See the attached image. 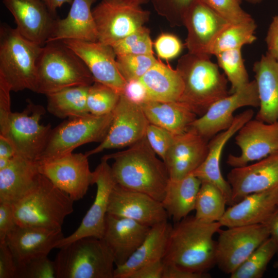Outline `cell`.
Wrapping results in <instances>:
<instances>
[{
    "label": "cell",
    "mask_w": 278,
    "mask_h": 278,
    "mask_svg": "<svg viewBox=\"0 0 278 278\" xmlns=\"http://www.w3.org/2000/svg\"><path fill=\"white\" fill-rule=\"evenodd\" d=\"M129 147L102 158L114 160L111 167L116 184L162 202L170 179L165 163L158 158L145 136Z\"/></svg>",
    "instance_id": "obj_1"
},
{
    "label": "cell",
    "mask_w": 278,
    "mask_h": 278,
    "mask_svg": "<svg viewBox=\"0 0 278 278\" xmlns=\"http://www.w3.org/2000/svg\"><path fill=\"white\" fill-rule=\"evenodd\" d=\"M219 222L207 223L187 216L172 226L163 261L196 273L207 272L216 265L215 234Z\"/></svg>",
    "instance_id": "obj_2"
},
{
    "label": "cell",
    "mask_w": 278,
    "mask_h": 278,
    "mask_svg": "<svg viewBox=\"0 0 278 278\" xmlns=\"http://www.w3.org/2000/svg\"><path fill=\"white\" fill-rule=\"evenodd\" d=\"M210 56L188 53L179 59L176 68L184 84L179 101L197 115L202 116L211 105L230 94L228 79Z\"/></svg>",
    "instance_id": "obj_3"
},
{
    "label": "cell",
    "mask_w": 278,
    "mask_h": 278,
    "mask_svg": "<svg viewBox=\"0 0 278 278\" xmlns=\"http://www.w3.org/2000/svg\"><path fill=\"white\" fill-rule=\"evenodd\" d=\"M35 92L45 95L76 86H90L95 80L79 57L62 41L46 43L37 66Z\"/></svg>",
    "instance_id": "obj_4"
},
{
    "label": "cell",
    "mask_w": 278,
    "mask_h": 278,
    "mask_svg": "<svg viewBox=\"0 0 278 278\" xmlns=\"http://www.w3.org/2000/svg\"><path fill=\"white\" fill-rule=\"evenodd\" d=\"M74 201L40 173L29 192L12 205L16 224L61 229L65 218L73 212Z\"/></svg>",
    "instance_id": "obj_5"
},
{
    "label": "cell",
    "mask_w": 278,
    "mask_h": 278,
    "mask_svg": "<svg viewBox=\"0 0 278 278\" xmlns=\"http://www.w3.org/2000/svg\"><path fill=\"white\" fill-rule=\"evenodd\" d=\"M59 249L56 278H114V257L101 238H80Z\"/></svg>",
    "instance_id": "obj_6"
},
{
    "label": "cell",
    "mask_w": 278,
    "mask_h": 278,
    "mask_svg": "<svg viewBox=\"0 0 278 278\" xmlns=\"http://www.w3.org/2000/svg\"><path fill=\"white\" fill-rule=\"evenodd\" d=\"M43 46L23 37L16 28L0 26V76L12 91L29 90L35 92L37 66Z\"/></svg>",
    "instance_id": "obj_7"
},
{
    "label": "cell",
    "mask_w": 278,
    "mask_h": 278,
    "mask_svg": "<svg viewBox=\"0 0 278 278\" xmlns=\"http://www.w3.org/2000/svg\"><path fill=\"white\" fill-rule=\"evenodd\" d=\"M112 112L103 115L90 113L68 118L52 129L46 146L37 162L49 160L72 153L79 146L101 143L107 135Z\"/></svg>",
    "instance_id": "obj_8"
},
{
    "label": "cell",
    "mask_w": 278,
    "mask_h": 278,
    "mask_svg": "<svg viewBox=\"0 0 278 278\" xmlns=\"http://www.w3.org/2000/svg\"><path fill=\"white\" fill-rule=\"evenodd\" d=\"M92 13L98 41L111 46L144 26L150 15L141 6L118 0H102Z\"/></svg>",
    "instance_id": "obj_9"
},
{
    "label": "cell",
    "mask_w": 278,
    "mask_h": 278,
    "mask_svg": "<svg viewBox=\"0 0 278 278\" xmlns=\"http://www.w3.org/2000/svg\"><path fill=\"white\" fill-rule=\"evenodd\" d=\"M45 112L43 107L29 101L22 112L12 113L6 137L13 144L16 155L31 161H38L52 130L49 124H40Z\"/></svg>",
    "instance_id": "obj_10"
},
{
    "label": "cell",
    "mask_w": 278,
    "mask_h": 278,
    "mask_svg": "<svg viewBox=\"0 0 278 278\" xmlns=\"http://www.w3.org/2000/svg\"><path fill=\"white\" fill-rule=\"evenodd\" d=\"M216 265L231 274L265 240L270 237L264 223L227 228L218 232Z\"/></svg>",
    "instance_id": "obj_11"
},
{
    "label": "cell",
    "mask_w": 278,
    "mask_h": 278,
    "mask_svg": "<svg viewBox=\"0 0 278 278\" xmlns=\"http://www.w3.org/2000/svg\"><path fill=\"white\" fill-rule=\"evenodd\" d=\"M37 162L40 173L74 201L82 199L93 185V172L85 153L72 152Z\"/></svg>",
    "instance_id": "obj_12"
},
{
    "label": "cell",
    "mask_w": 278,
    "mask_h": 278,
    "mask_svg": "<svg viewBox=\"0 0 278 278\" xmlns=\"http://www.w3.org/2000/svg\"><path fill=\"white\" fill-rule=\"evenodd\" d=\"M259 100L255 80L234 93L215 102L199 118H197L188 129L206 140L228 129L232 124L234 112L247 106L259 107Z\"/></svg>",
    "instance_id": "obj_13"
},
{
    "label": "cell",
    "mask_w": 278,
    "mask_h": 278,
    "mask_svg": "<svg viewBox=\"0 0 278 278\" xmlns=\"http://www.w3.org/2000/svg\"><path fill=\"white\" fill-rule=\"evenodd\" d=\"M112 113L107 135L97 147L85 153L87 157L106 149L130 146L145 136L149 122L140 105L130 102L121 94Z\"/></svg>",
    "instance_id": "obj_14"
},
{
    "label": "cell",
    "mask_w": 278,
    "mask_h": 278,
    "mask_svg": "<svg viewBox=\"0 0 278 278\" xmlns=\"http://www.w3.org/2000/svg\"><path fill=\"white\" fill-rule=\"evenodd\" d=\"M95 184L97 190L94 201L79 227L71 235L60 240L55 248L60 249L82 237L102 238L110 196L116 184L106 159L101 158L100 163L93 171V185Z\"/></svg>",
    "instance_id": "obj_15"
},
{
    "label": "cell",
    "mask_w": 278,
    "mask_h": 278,
    "mask_svg": "<svg viewBox=\"0 0 278 278\" xmlns=\"http://www.w3.org/2000/svg\"><path fill=\"white\" fill-rule=\"evenodd\" d=\"M237 133L235 143L241 153L239 155L229 154L227 161L234 168L246 166L278 152V122L269 124L251 119Z\"/></svg>",
    "instance_id": "obj_16"
},
{
    "label": "cell",
    "mask_w": 278,
    "mask_h": 278,
    "mask_svg": "<svg viewBox=\"0 0 278 278\" xmlns=\"http://www.w3.org/2000/svg\"><path fill=\"white\" fill-rule=\"evenodd\" d=\"M82 60L95 82L105 84L123 94L126 80L120 73L116 55L111 45L99 41L67 39L62 41Z\"/></svg>",
    "instance_id": "obj_17"
},
{
    "label": "cell",
    "mask_w": 278,
    "mask_h": 278,
    "mask_svg": "<svg viewBox=\"0 0 278 278\" xmlns=\"http://www.w3.org/2000/svg\"><path fill=\"white\" fill-rule=\"evenodd\" d=\"M107 214L130 219L150 227L167 220L169 217L161 202L117 184L111 193Z\"/></svg>",
    "instance_id": "obj_18"
},
{
    "label": "cell",
    "mask_w": 278,
    "mask_h": 278,
    "mask_svg": "<svg viewBox=\"0 0 278 278\" xmlns=\"http://www.w3.org/2000/svg\"><path fill=\"white\" fill-rule=\"evenodd\" d=\"M3 3L23 37L41 46L47 43L57 18L42 0H3Z\"/></svg>",
    "instance_id": "obj_19"
},
{
    "label": "cell",
    "mask_w": 278,
    "mask_h": 278,
    "mask_svg": "<svg viewBox=\"0 0 278 278\" xmlns=\"http://www.w3.org/2000/svg\"><path fill=\"white\" fill-rule=\"evenodd\" d=\"M234 204L245 196L278 187V152L255 163L233 168L228 174Z\"/></svg>",
    "instance_id": "obj_20"
},
{
    "label": "cell",
    "mask_w": 278,
    "mask_h": 278,
    "mask_svg": "<svg viewBox=\"0 0 278 278\" xmlns=\"http://www.w3.org/2000/svg\"><path fill=\"white\" fill-rule=\"evenodd\" d=\"M229 23L202 0H194L183 18L187 31L185 45L188 53L208 55L212 41Z\"/></svg>",
    "instance_id": "obj_21"
},
{
    "label": "cell",
    "mask_w": 278,
    "mask_h": 278,
    "mask_svg": "<svg viewBox=\"0 0 278 278\" xmlns=\"http://www.w3.org/2000/svg\"><path fill=\"white\" fill-rule=\"evenodd\" d=\"M254 115L251 109L247 110L235 116L231 126L214 136L208 143V153L203 162L193 172L201 182H207L216 186L222 193L229 206L234 204L232 189L228 181L223 177L220 161L224 146L228 141Z\"/></svg>",
    "instance_id": "obj_22"
},
{
    "label": "cell",
    "mask_w": 278,
    "mask_h": 278,
    "mask_svg": "<svg viewBox=\"0 0 278 278\" xmlns=\"http://www.w3.org/2000/svg\"><path fill=\"white\" fill-rule=\"evenodd\" d=\"M208 153L207 140L188 129L175 135L164 161L169 179L178 180L193 173Z\"/></svg>",
    "instance_id": "obj_23"
},
{
    "label": "cell",
    "mask_w": 278,
    "mask_h": 278,
    "mask_svg": "<svg viewBox=\"0 0 278 278\" xmlns=\"http://www.w3.org/2000/svg\"><path fill=\"white\" fill-rule=\"evenodd\" d=\"M63 237L61 229L16 225L7 235L5 242L17 265L33 258L48 256Z\"/></svg>",
    "instance_id": "obj_24"
},
{
    "label": "cell",
    "mask_w": 278,
    "mask_h": 278,
    "mask_svg": "<svg viewBox=\"0 0 278 278\" xmlns=\"http://www.w3.org/2000/svg\"><path fill=\"white\" fill-rule=\"evenodd\" d=\"M151 227L107 214L101 238L111 251L115 266L124 264L143 242Z\"/></svg>",
    "instance_id": "obj_25"
},
{
    "label": "cell",
    "mask_w": 278,
    "mask_h": 278,
    "mask_svg": "<svg viewBox=\"0 0 278 278\" xmlns=\"http://www.w3.org/2000/svg\"><path fill=\"white\" fill-rule=\"evenodd\" d=\"M278 206V187L254 193L227 208L219 221L227 228L263 223Z\"/></svg>",
    "instance_id": "obj_26"
},
{
    "label": "cell",
    "mask_w": 278,
    "mask_h": 278,
    "mask_svg": "<svg viewBox=\"0 0 278 278\" xmlns=\"http://www.w3.org/2000/svg\"><path fill=\"white\" fill-rule=\"evenodd\" d=\"M40 174L37 162L14 156L0 169V203H15L33 187Z\"/></svg>",
    "instance_id": "obj_27"
},
{
    "label": "cell",
    "mask_w": 278,
    "mask_h": 278,
    "mask_svg": "<svg viewBox=\"0 0 278 278\" xmlns=\"http://www.w3.org/2000/svg\"><path fill=\"white\" fill-rule=\"evenodd\" d=\"M97 0H73L67 16L56 19L47 42L72 39L85 41H98L92 6Z\"/></svg>",
    "instance_id": "obj_28"
},
{
    "label": "cell",
    "mask_w": 278,
    "mask_h": 278,
    "mask_svg": "<svg viewBox=\"0 0 278 278\" xmlns=\"http://www.w3.org/2000/svg\"><path fill=\"white\" fill-rule=\"evenodd\" d=\"M259 100L256 119L278 122V62L266 53L253 65Z\"/></svg>",
    "instance_id": "obj_29"
},
{
    "label": "cell",
    "mask_w": 278,
    "mask_h": 278,
    "mask_svg": "<svg viewBox=\"0 0 278 278\" xmlns=\"http://www.w3.org/2000/svg\"><path fill=\"white\" fill-rule=\"evenodd\" d=\"M172 228L167 220L151 227L143 242L129 259L124 264L116 266L114 278H128L142 266L163 260Z\"/></svg>",
    "instance_id": "obj_30"
},
{
    "label": "cell",
    "mask_w": 278,
    "mask_h": 278,
    "mask_svg": "<svg viewBox=\"0 0 278 278\" xmlns=\"http://www.w3.org/2000/svg\"><path fill=\"white\" fill-rule=\"evenodd\" d=\"M149 123L162 127L175 135L187 131L197 115L180 101L149 100L140 105Z\"/></svg>",
    "instance_id": "obj_31"
},
{
    "label": "cell",
    "mask_w": 278,
    "mask_h": 278,
    "mask_svg": "<svg viewBox=\"0 0 278 278\" xmlns=\"http://www.w3.org/2000/svg\"><path fill=\"white\" fill-rule=\"evenodd\" d=\"M140 79L151 100L178 101L183 93V82L178 71L159 59Z\"/></svg>",
    "instance_id": "obj_32"
},
{
    "label": "cell",
    "mask_w": 278,
    "mask_h": 278,
    "mask_svg": "<svg viewBox=\"0 0 278 278\" xmlns=\"http://www.w3.org/2000/svg\"><path fill=\"white\" fill-rule=\"evenodd\" d=\"M201 181L192 173L178 180L169 179L162 204L168 217L177 222L195 210Z\"/></svg>",
    "instance_id": "obj_33"
},
{
    "label": "cell",
    "mask_w": 278,
    "mask_h": 278,
    "mask_svg": "<svg viewBox=\"0 0 278 278\" xmlns=\"http://www.w3.org/2000/svg\"><path fill=\"white\" fill-rule=\"evenodd\" d=\"M89 87L72 86L46 95L47 110L61 119L88 114L86 101Z\"/></svg>",
    "instance_id": "obj_34"
},
{
    "label": "cell",
    "mask_w": 278,
    "mask_h": 278,
    "mask_svg": "<svg viewBox=\"0 0 278 278\" xmlns=\"http://www.w3.org/2000/svg\"><path fill=\"white\" fill-rule=\"evenodd\" d=\"M256 28L254 20L238 23H230L212 41L208 48L207 54L216 55L225 50L241 49L245 45L252 44L256 39Z\"/></svg>",
    "instance_id": "obj_35"
},
{
    "label": "cell",
    "mask_w": 278,
    "mask_h": 278,
    "mask_svg": "<svg viewBox=\"0 0 278 278\" xmlns=\"http://www.w3.org/2000/svg\"><path fill=\"white\" fill-rule=\"evenodd\" d=\"M226 204L223 195L216 186L201 182L196 198L194 216L205 222H219L226 211Z\"/></svg>",
    "instance_id": "obj_36"
},
{
    "label": "cell",
    "mask_w": 278,
    "mask_h": 278,
    "mask_svg": "<svg viewBox=\"0 0 278 278\" xmlns=\"http://www.w3.org/2000/svg\"><path fill=\"white\" fill-rule=\"evenodd\" d=\"M277 251L276 243L269 237L230 274V277H262L268 264Z\"/></svg>",
    "instance_id": "obj_37"
},
{
    "label": "cell",
    "mask_w": 278,
    "mask_h": 278,
    "mask_svg": "<svg viewBox=\"0 0 278 278\" xmlns=\"http://www.w3.org/2000/svg\"><path fill=\"white\" fill-rule=\"evenodd\" d=\"M215 56L218 65L223 70L231 83L230 94L242 89L250 82L241 49L225 50Z\"/></svg>",
    "instance_id": "obj_38"
},
{
    "label": "cell",
    "mask_w": 278,
    "mask_h": 278,
    "mask_svg": "<svg viewBox=\"0 0 278 278\" xmlns=\"http://www.w3.org/2000/svg\"><path fill=\"white\" fill-rule=\"evenodd\" d=\"M120 95L112 88L98 82L89 86L87 108L89 113L103 115L113 112Z\"/></svg>",
    "instance_id": "obj_39"
},
{
    "label": "cell",
    "mask_w": 278,
    "mask_h": 278,
    "mask_svg": "<svg viewBox=\"0 0 278 278\" xmlns=\"http://www.w3.org/2000/svg\"><path fill=\"white\" fill-rule=\"evenodd\" d=\"M150 30L143 26L111 45L116 56L127 55H153Z\"/></svg>",
    "instance_id": "obj_40"
},
{
    "label": "cell",
    "mask_w": 278,
    "mask_h": 278,
    "mask_svg": "<svg viewBox=\"0 0 278 278\" xmlns=\"http://www.w3.org/2000/svg\"><path fill=\"white\" fill-rule=\"evenodd\" d=\"M153 55H127L116 56L118 70L126 81L140 79L158 61Z\"/></svg>",
    "instance_id": "obj_41"
},
{
    "label": "cell",
    "mask_w": 278,
    "mask_h": 278,
    "mask_svg": "<svg viewBox=\"0 0 278 278\" xmlns=\"http://www.w3.org/2000/svg\"><path fill=\"white\" fill-rule=\"evenodd\" d=\"M16 266V278H56L54 262L48 256L33 258Z\"/></svg>",
    "instance_id": "obj_42"
},
{
    "label": "cell",
    "mask_w": 278,
    "mask_h": 278,
    "mask_svg": "<svg viewBox=\"0 0 278 278\" xmlns=\"http://www.w3.org/2000/svg\"><path fill=\"white\" fill-rule=\"evenodd\" d=\"M211 9L231 23L253 20L241 7V0H202Z\"/></svg>",
    "instance_id": "obj_43"
},
{
    "label": "cell",
    "mask_w": 278,
    "mask_h": 278,
    "mask_svg": "<svg viewBox=\"0 0 278 278\" xmlns=\"http://www.w3.org/2000/svg\"><path fill=\"white\" fill-rule=\"evenodd\" d=\"M157 12L171 26L183 25V15L194 0H150Z\"/></svg>",
    "instance_id": "obj_44"
},
{
    "label": "cell",
    "mask_w": 278,
    "mask_h": 278,
    "mask_svg": "<svg viewBox=\"0 0 278 278\" xmlns=\"http://www.w3.org/2000/svg\"><path fill=\"white\" fill-rule=\"evenodd\" d=\"M175 135L169 131L149 123L145 137L151 148L164 161Z\"/></svg>",
    "instance_id": "obj_45"
},
{
    "label": "cell",
    "mask_w": 278,
    "mask_h": 278,
    "mask_svg": "<svg viewBox=\"0 0 278 278\" xmlns=\"http://www.w3.org/2000/svg\"><path fill=\"white\" fill-rule=\"evenodd\" d=\"M158 57L162 59L170 60L178 56L181 52L183 45L176 36L163 33L153 43Z\"/></svg>",
    "instance_id": "obj_46"
},
{
    "label": "cell",
    "mask_w": 278,
    "mask_h": 278,
    "mask_svg": "<svg viewBox=\"0 0 278 278\" xmlns=\"http://www.w3.org/2000/svg\"><path fill=\"white\" fill-rule=\"evenodd\" d=\"M12 91L9 84L0 76V135L7 134L10 118L12 112L11 109Z\"/></svg>",
    "instance_id": "obj_47"
},
{
    "label": "cell",
    "mask_w": 278,
    "mask_h": 278,
    "mask_svg": "<svg viewBox=\"0 0 278 278\" xmlns=\"http://www.w3.org/2000/svg\"><path fill=\"white\" fill-rule=\"evenodd\" d=\"M122 94L130 102L138 105L149 100L147 90L140 79L127 81Z\"/></svg>",
    "instance_id": "obj_48"
},
{
    "label": "cell",
    "mask_w": 278,
    "mask_h": 278,
    "mask_svg": "<svg viewBox=\"0 0 278 278\" xmlns=\"http://www.w3.org/2000/svg\"><path fill=\"white\" fill-rule=\"evenodd\" d=\"M17 266L5 241L0 242V278H16Z\"/></svg>",
    "instance_id": "obj_49"
},
{
    "label": "cell",
    "mask_w": 278,
    "mask_h": 278,
    "mask_svg": "<svg viewBox=\"0 0 278 278\" xmlns=\"http://www.w3.org/2000/svg\"><path fill=\"white\" fill-rule=\"evenodd\" d=\"M16 225L12 205L0 203V242L5 241Z\"/></svg>",
    "instance_id": "obj_50"
},
{
    "label": "cell",
    "mask_w": 278,
    "mask_h": 278,
    "mask_svg": "<svg viewBox=\"0 0 278 278\" xmlns=\"http://www.w3.org/2000/svg\"><path fill=\"white\" fill-rule=\"evenodd\" d=\"M163 268L164 262L159 260L138 268L128 278H162Z\"/></svg>",
    "instance_id": "obj_51"
},
{
    "label": "cell",
    "mask_w": 278,
    "mask_h": 278,
    "mask_svg": "<svg viewBox=\"0 0 278 278\" xmlns=\"http://www.w3.org/2000/svg\"><path fill=\"white\" fill-rule=\"evenodd\" d=\"M208 273H196L180 268L164 262L162 278H209Z\"/></svg>",
    "instance_id": "obj_52"
},
{
    "label": "cell",
    "mask_w": 278,
    "mask_h": 278,
    "mask_svg": "<svg viewBox=\"0 0 278 278\" xmlns=\"http://www.w3.org/2000/svg\"><path fill=\"white\" fill-rule=\"evenodd\" d=\"M266 42L267 53L278 62V14L275 15L268 30Z\"/></svg>",
    "instance_id": "obj_53"
},
{
    "label": "cell",
    "mask_w": 278,
    "mask_h": 278,
    "mask_svg": "<svg viewBox=\"0 0 278 278\" xmlns=\"http://www.w3.org/2000/svg\"><path fill=\"white\" fill-rule=\"evenodd\" d=\"M15 155L16 151L10 140L0 135V169L5 168Z\"/></svg>",
    "instance_id": "obj_54"
},
{
    "label": "cell",
    "mask_w": 278,
    "mask_h": 278,
    "mask_svg": "<svg viewBox=\"0 0 278 278\" xmlns=\"http://www.w3.org/2000/svg\"><path fill=\"white\" fill-rule=\"evenodd\" d=\"M263 223L267 225L270 237L278 246V206Z\"/></svg>",
    "instance_id": "obj_55"
},
{
    "label": "cell",
    "mask_w": 278,
    "mask_h": 278,
    "mask_svg": "<svg viewBox=\"0 0 278 278\" xmlns=\"http://www.w3.org/2000/svg\"><path fill=\"white\" fill-rule=\"evenodd\" d=\"M46 5L50 12L56 16V12L64 4L71 5L73 0H42Z\"/></svg>",
    "instance_id": "obj_56"
},
{
    "label": "cell",
    "mask_w": 278,
    "mask_h": 278,
    "mask_svg": "<svg viewBox=\"0 0 278 278\" xmlns=\"http://www.w3.org/2000/svg\"><path fill=\"white\" fill-rule=\"evenodd\" d=\"M128 4L141 6L148 3L150 0H118Z\"/></svg>",
    "instance_id": "obj_57"
},
{
    "label": "cell",
    "mask_w": 278,
    "mask_h": 278,
    "mask_svg": "<svg viewBox=\"0 0 278 278\" xmlns=\"http://www.w3.org/2000/svg\"><path fill=\"white\" fill-rule=\"evenodd\" d=\"M248 1L249 3H253V4H256L258 3L262 2L263 0H246Z\"/></svg>",
    "instance_id": "obj_58"
},
{
    "label": "cell",
    "mask_w": 278,
    "mask_h": 278,
    "mask_svg": "<svg viewBox=\"0 0 278 278\" xmlns=\"http://www.w3.org/2000/svg\"><path fill=\"white\" fill-rule=\"evenodd\" d=\"M274 267L275 268H278V260L275 262L274 264Z\"/></svg>",
    "instance_id": "obj_59"
}]
</instances>
